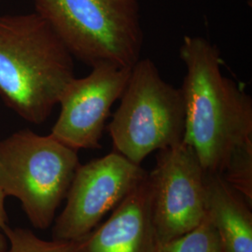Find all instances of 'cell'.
Returning a JSON list of instances; mask_svg holds the SVG:
<instances>
[{
  "label": "cell",
  "instance_id": "52a82bcc",
  "mask_svg": "<svg viewBox=\"0 0 252 252\" xmlns=\"http://www.w3.org/2000/svg\"><path fill=\"white\" fill-rule=\"evenodd\" d=\"M148 173L113 152L80 165L54 227V239L77 242L86 237L141 183Z\"/></svg>",
  "mask_w": 252,
  "mask_h": 252
},
{
  "label": "cell",
  "instance_id": "5bb4252c",
  "mask_svg": "<svg viewBox=\"0 0 252 252\" xmlns=\"http://www.w3.org/2000/svg\"><path fill=\"white\" fill-rule=\"evenodd\" d=\"M6 194L0 188V252H7V239L3 233V228L7 224V213L5 210V198Z\"/></svg>",
  "mask_w": 252,
  "mask_h": 252
},
{
  "label": "cell",
  "instance_id": "8992f818",
  "mask_svg": "<svg viewBox=\"0 0 252 252\" xmlns=\"http://www.w3.org/2000/svg\"><path fill=\"white\" fill-rule=\"evenodd\" d=\"M148 180L157 245L189 232L207 216L206 171L188 145L180 141L159 151Z\"/></svg>",
  "mask_w": 252,
  "mask_h": 252
},
{
  "label": "cell",
  "instance_id": "8fae6325",
  "mask_svg": "<svg viewBox=\"0 0 252 252\" xmlns=\"http://www.w3.org/2000/svg\"><path fill=\"white\" fill-rule=\"evenodd\" d=\"M155 252H224L216 228L207 216L189 232L164 243Z\"/></svg>",
  "mask_w": 252,
  "mask_h": 252
},
{
  "label": "cell",
  "instance_id": "6da1fadb",
  "mask_svg": "<svg viewBox=\"0 0 252 252\" xmlns=\"http://www.w3.org/2000/svg\"><path fill=\"white\" fill-rule=\"evenodd\" d=\"M180 57L186 66L182 142L207 173L221 174L235 148L252 139V99L221 72L220 49L202 36H185Z\"/></svg>",
  "mask_w": 252,
  "mask_h": 252
},
{
  "label": "cell",
  "instance_id": "4fadbf2b",
  "mask_svg": "<svg viewBox=\"0 0 252 252\" xmlns=\"http://www.w3.org/2000/svg\"><path fill=\"white\" fill-rule=\"evenodd\" d=\"M3 233L9 242L6 252H75V242L55 239L47 241L27 229L6 224Z\"/></svg>",
  "mask_w": 252,
  "mask_h": 252
},
{
  "label": "cell",
  "instance_id": "9c48e42d",
  "mask_svg": "<svg viewBox=\"0 0 252 252\" xmlns=\"http://www.w3.org/2000/svg\"><path fill=\"white\" fill-rule=\"evenodd\" d=\"M148 175L106 222L80 241L75 252H155Z\"/></svg>",
  "mask_w": 252,
  "mask_h": 252
},
{
  "label": "cell",
  "instance_id": "277c9868",
  "mask_svg": "<svg viewBox=\"0 0 252 252\" xmlns=\"http://www.w3.org/2000/svg\"><path fill=\"white\" fill-rule=\"evenodd\" d=\"M80 165L78 152L51 135L21 130L0 140V188L41 230L52 224Z\"/></svg>",
  "mask_w": 252,
  "mask_h": 252
},
{
  "label": "cell",
  "instance_id": "30bf717a",
  "mask_svg": "<svg viewBox=\"0 0 252 252\" xmlns=\"http://www.w3.org/2000/svg\"><path fill=\"white\" fill-rule=\"evenodd\" d=\"M207 215L224 252H252V206L220 174L206 172Z\"/></svg>",
  "mask_w": 252,
  "mask_h": 252
},
{
  "label": "cell",
  "instance_id": "7a4b0ae2",
  "mask_svg": "<svg viewBox=\"0 0 252 252\" xmlns=\"http://www.w3.org/2000/svg\"><path fill=\"white\" fill-rule=\"evenodd\" d=\"M74 78L72 54L36 11L0 15V96L20 117L44 123Z\"/></svg>",
  "mask_w": 252,
  "mask_h": 252
},
{
  "label": "cell",
  "instance_id": "3957f363",
  "mask_svg": "<svg viewBox=\"0 0 252 252\" xmlns=\"http://www.w3.org/2000/svg\"><path fill=\"white\" fill-rule=\"evenodd\" d=\"M73 57L132 68L144 42L139 0H33Z\"/></svg>",
  "mask_w": 252,
  "mask_h": 252
},
{
  "label": "cell",
  "instance_id": "7c38bea8",
  "mask_svg": "<svg viewBox=\"0 0 252 252\" xmlns=\"http://www.w3.org/2000/svg\"><path fill=\"white\" fill-rule=\"evenodd\" d=\"M220 175L252 206V139L234 149Z\"/></svg>",
  "mask_w": 252,
  "mask_h": 252
},
{
  "label": "cell",
  "instance_id": "ba28073f",
  "mask_svg": "<svg viewBox=\"0 0 252 252\" xmlns=\"http://www.w3.org/2000/svg\"><path fill=\"white\" fill-rule=\"evenodd\" d=\"M92 72L74 78L59 99L60 114L50 135L79 150L100 149L106 122L113 104L126 90L131 68L110 63L92 66Z\"/></svg>",
  "mask_w": 252,
  "mask_h": 252
},
{
  "label": "cell",
  "instance_id": "5b68a950",
  "mask_svg": "<svg viewBox=\"0 0 252 252\" xmlns=\"http://www.w3.org/2000/svg\"><path fill=\"white\" fill-rule=\"evenodd\" d=\"M121 103L108 126L115 152L135 164L182 141L184 103L180 88L162 79L153 60L131 68Z\"/></svg>",
  "mask_w": 252,
  "mask_h": 252
}]
</instances>
